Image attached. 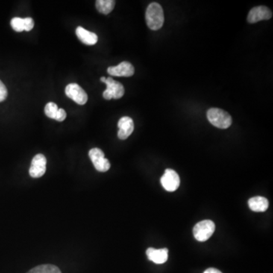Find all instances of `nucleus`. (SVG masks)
<instances>
[{
	"label": "nucleus",
	"mask_w": 273,
	"mask_h": 273,
	"mask_svg": "<svg viewBox=\"0 0 273 273\" xmlns=\"http://www.w3.org/2000/svg\"><path fill=\"white\" fill-rule=\"evenodd\" d=\"M164 12L162 6L157 3L149 5L146 11V22L149 28L157 30L163 25Z\"/></svg>",
	"instance_id": "f257e3e1"
},
{
	"label": "nucleus",
	"mask_w": 273,
	"mask_h": 273,
	"mask_svg": "<svg viewBox=\"0 0 273 273\" xmlns=\"http://www.w3.org/2000/svg\"><path fill=\"white\" fill-rule=\"evenodd\" d=\"M206 115L209 122L218 128H228L232 123V116L225 111L218 108H211L207 111Z\"/></svg>",
	"instance_id": "f03ea898"
},
{
	"label": "nucleus",
	"mask_w": 273,
	"mask_h": 273,
	"mask_svg": "<svg viewBox=\"0 0 273 273\" xmlns=\"http://www.w3.org/2000/svg\"><path fill=\"white\" fill-rule=\"evenodd\" d=\"M215 230V225L213 221L211 220H203L195 224L193 229V234L197 241L203 242L211 238Z\"/></svg>",
	"instance_id": "7ed1b4c3"
},
{
	"label": "nucleus",
	"mask_w": 273,
	"mask_h": 273,
	"mask_svg": "<svg viewBox=\"0 0 273 273\" xmlns=\"http://www.w3.org/2000/svg\"><path fill=\"white\" fill-rule=\"evenodd\" d=\"M106 84V89L103 92V96L104 99L107 100H112V99H120L124 96V86L120 82L115 81L112 79V77H109L106 78L104 82Z\"/></svg>",
	"instance_id": "20e7f679"
},
{
	"label": "nucleus",
	"mask_w": 273,
	"mask_h": 273,
	"mask_svg": "<svg viewBox=\"0 0 273 273\" xmlns=\"http://www.w3.org/2000/svg\"><path fill=\"white\" fill-rule=\"evenodd\" d=\"M89 156L97 171L106 172L110 168V162L105 158L104 153L100 149H91L89 151Z\"/></svg>",
	"instance_id": "39448f33"
},
{
	"label": "nucleus",
	"mask_w": 273,
	"mask_h": 273,
	"mask_svg": "<svg viewBox=\"0 0 273 273\" xmlns=\"http://www.w3.org/2000/svg\"><path fill=\"white\" fill-rule=\"evenodd\" d=\"M161 184L165 191L168 192L175 191L180 186V177L174 170L167 168L160 178Z\"/></svg>",
	"instance_id": "423d86ee"
},
{
	"label": "nucleus",
	"mask_w": 273,
	"mask_h": 273,
	"mask_svg": "<svg viewBox=\"0 0 273 273\" xmlns=\"http://www.w3.org/2000/svg\"><path fill=\"white\" fill-rule=\"evenodd\" d=\"M65 94L68 98L74 100L77 104L84 105L87 102V94L77 83H71L67 85L65 87Z\"/></svg>",
	"instance_id": "0eeeda50"
},
{
	"label": "nucleus",
	"mask_w": 273,
	"mask_h": 273,
	"mask_svg": "<svg viewBox=\"0 0 273 273\" xmlns=\"http://www.w3.org/2000/svg\"><path fill=\"white\" fill-rule=\"evenodd\" d=\"M47 159L42 154H37L33 157L31 161L29 174L33 178L42 177L46 172Z\"/></svg>",
	"instance_id": "6e6552de"
},
{
	"label": "nucleus",
	"mask_w": 273,
	"mask_h": 273,
	"mask_svg": "<svg viewBox=\"0 0 273 273\" xmlns=\"http://www.w3.org/2000/svg\"><path fill=\"white\" fill-rule=\"evenodd\" d=\"M272 17V12L268 8L261 6L253 8L249 12L247 16V21L251 24L262 21L268 20Z\"/></svg>",
	"instance_id": "1a4fd4ad"
},
{
	"label": "nucleus",
	"mask_w": 273,
	"mask_h": 273,
	"mask_svg": "<svg viewBox=\"0 0 273 273\" xmlns=\"http://www.w3.org/2000/svg\"><path fill=\"white\" fill-rule=\"evenodd\" d=\"M107 72L111 76L131 77L134 74V68L130 62H122L116 66L109 67Z\"/></svg>",
	"instance_id": "9d476101"
},
{
	"label": "nucleus",
	"mask_w": 273,
	"mask_h": 273,
	"mask_svg": "<svg viewBox=\"0 0 273 273\" xmlns=\"http://www.w3.org/2000/svg\"><path fill=\"white\" fill-rule=\"evenodd\" d=\"M118 136L119 139L125 140L131 134L134 129L133 120L130 117L124 116L120 118L118 122Z\"/></svg>",
	"instance_id": "9b49d317"
},
{
	"label": "nucleus",
	"mask_w": 273,
	"mask_h": 273,
	"mask_svg": "<svg viewBox=\"0 0 273 273\" xmlns=\"http://www.w3.org/2000/svg\"><path fill=\"white\" fill-rule=\"evenodd\" d=\"M146 253L148 259L156 264L165 263L168 260V250L167 248L155 249L150 247L147 249Z\"/></svg>",
	"instance_id": "f8f14e48"
},
{
	"label": "nucleus",
	"mask_w": 273,
	"mask_h": 273,
	"mask_svg": "<svg viewBox=\"0 0 273 273\" xmlns=\"http://www.w3.org/2000/svg\"><path fill=\"white\" fill-rule=\"evenodd\" d=\"M76 35H77L80 41H81L85 45H95L98 41V36L96 33L89 31L82 27H77L76 29Z\"/></svg>",
	"instance_id": "ddd939ff"
},
{
	"label": "nucleus",
	"mask_w": 273,
	"mask_h": 273,
	"mask_svg": "<svg viewBox=\"0 0 273 273\" xmlns=\"http://www.w3.org/2000/svg\"><path fill=\"white\" fill-rule=\"evenodd\" d=\"M248 206L253 212H265L268 207V201L263 197H254L248 200Z\"/></svg>",
	"instance_id": "4468645a"
},
{
	"label": "nucleus",
	"mask_w": 273,
	"mask_h": 273,
	"mask_svg": "<svg viewBox=\"0 0 273 273\" xmlns=\"http://www.w3.org/2000/svg\"><path fill=\"white\" fill-rule=\"evenodd\" d=\"M115 2L114 0H97L96 7L97 11L103 15H108L113 10Z\"/></svg>",
	"instance_id": "2eb2a0df"
},
{
	"label": "nucleus",
	"mask_w": 273,
	"mask_h": 273,
	"mask_svg": "<svg viewBox=\"0 0 273 273\" xmlns=\"http://www.w3.org/2000/svg\"><path fill=\"white\" fill-rule=\"evenodd\" d=\"M27 273H62L60 269L57 266L50 264L38 265Z\"/></svg>",
	"instance_id": "dca6fc26"
},
{
	"label": "nucleus",
	"mask_w": 273,
	"mask_h": 273,
	"mask_svg": "<svg viewBox=\"0 0 273 273\" xmlns=\"http://www.w3.org/2000/svg\"><path fill=\"white\" fill-rule=\"evenodd\" d=\"M58 109H59V108H58L57 105L56 103H53V102H50V103H48L46 105L44 112H45L46 115L48 118L56 119Z\"/></svg>",
	"instance_id": "f3484780"
},
{
	"label": "nucleus",
	"mask_w": 273,
	"mask_h": 273,
	"mask_svg": "<svg viewBox=\"0 0 273 273\" xmlns=\"http://www.w3.org/2000/svg\"><path fill=\"white\" fill-rule=\"evenodd\" d=\"M11 26L15 31L22 32L24 30V18H18V17L12 18L11 21Z\"/></svg>",
	"instance_id": "a211bd4d"
},
{
	"label": "nucleus",
	"mask_w": 273,
	"mask_h": 273,
	"mask_svg": "<svg viewBox=\"0 0 273 273\" xmlns=\"http://www.w3.org/2000/svg\"><path fill=\"white\" fill-rule=\"evenodd\" d=\"M24 30L26 31H30L34 27V21H33V18L27 17V18H24Z\"/></svg>",
	"instance_id": "6ab92c4d"
},
{
	"label": "nucleus",
	"mask_w": 273,
	"mask_h": 273,
	"mask_svg": "<svg viewBox=\"0 0 273 273\" xmlns=\"http://www.w3.org/2000/svg\"><path fill=\"white\" fill-rule=\"evenodd\" d=\"M8 96V91L4 83L0 80V102L4 101Z\"/></svg>",
	"instance_id": "aec40b11"
},
{
	"label": "nucleus",
	"mask_w": 273,
	"mask_h": 273,
	"mask_svg": "<svg viewBox=\"0 0 273 273\" xmlns=\"http://www.w3.org/2000/svg\"><path fill=\"white\" fill-rule=\"evenodd\" d=\"M66 112L65 109H58L57 114H56V119L58 121H63L66 118Z\"/></svg>",
	"instance_id": "412c9836"
},
{
	"label": "nucleus",
	"mask_w": 273,
	"mask_h": 273,
	"mask_svg": "<svg viewBox=\"0 0 273 273\" xmlns=\"http://www.w3.org/2000/svg\"><path fill=\"white\" fill-rule=\"evenodd\" d=\"M203 273H222L221 271H219V270L217 269V268H207V269L206 270V271H204Z\"/></svg>",
	"instance_id": "4be33fe9"
},
{
	"label": "nucleus",
	"mask_w": 273,
	"mask_h": 273,
	"mask_svg": "<svg viewBox=\"0 0 273 273\" xmlns=\"http://www.w3.org/2000/svg\"><path fill=\"white\" fill-rule=\"evenodd\" d=\"M106 77H102L101 78H100V80H101L102 82H103L104 83L105 81H106Z\"/></svg>",
	"instance_id": "5701e85b"
}]
</instances>
